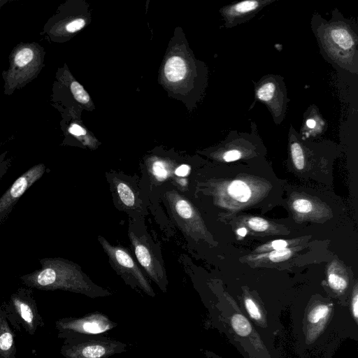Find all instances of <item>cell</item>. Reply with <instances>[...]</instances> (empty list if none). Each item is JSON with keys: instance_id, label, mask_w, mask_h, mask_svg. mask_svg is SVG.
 <instances>
[{"instance_id": "obj_3", "label": "cell", "mask_w": 358, "mask_h": 358, "mask_svg": "<svg viewBox=\"0 0 358 358\" xmlns=\"http://www.w3.org/2000/svg\"><path fill=\"white\" fill-rule=\"evenodd\" d=\"M229 310L210 311L215 324L245 358H278L257 333L246 315L233 305Z\"/></svg>"}, {"instance_id": "obj_15", "label": "cell", "mask_w": 358, "mask_h": 358, "mask_svg": "<svg viewBox=\"0 0 358 358\" xmlns=\"http://www.w3.org/2000/svg\"><path fill=\"white\" fill-rule=\"evenodd\" d=\"M117 194L121 202L127 208H132L136 203V196L133 189L125 182L114 179Z\"/></svg>"}, {"instance_id": "obj_12", "label": "cell", "mask_w": 358, "mask_h": 358, "mask_svg": "<svg viewBox=\"0 0 358 358\" xmlns=\"http://www.w3.org/2000/svg\"><path fill=\"white\" fill-rule=\"evenodd\" d=\"M16 336L0 305V358H17Z\"/></svg>"}, {"instance_id": "obj_21", "label": "cell", "mask_w": 358, "mask_h": 358, "mask_svg": "<svg viewBox=\"0 0 358 358\" xmlns=\"http://www.w3.org/2000/svg\"><path fill=\"white\" fill-rule=\"evenodd\" d=\"M70 90L73 96L74 99L81 103H87L90 100V96L86 91L84 90L83 86L74 80L70 84Z\"/></svg>"}, {"instance_id": "obj_4", "label": "cell", "mask_w": 358, "mask_h": 358, "mask_svg": "<svg viewBox=\"0 0 358 358\" xmlns=\"http://www.w3.org/2000/svg\"><path fill=\"white\" fill-rule=\"evenodd\" d=\"M45 51L36 42L17 45L9 56V67L2 73L4 94L11 95L40 73L44 66Z\"/></svg>"}, {"instance_id": "obj_30", "label": "cell", "mask_w": 358, "mask_h": 358, "mask_svg": "<svg viewBox=\"0 0 358 358\" xmlns=\"http://www.w3.org/2000/svg\"><path fill=\"white\" fill-rule=\"evenodd\" d=\"M69 132L76 136H80L86 134L85 129L77 124H72L69 128Z\"/></svg>"}, {"instance_id": "obj_2", "label": "cell", "mask_w": 358, "mask_h": 358, "mask_svg": "<svg viewBox=\"0 0 358 358\" xmlns=\"http://www.w3.org/2000/svg\"><path fill=\"white\" fill-rule=\"evenodd\" d=\"M40 269L20 277L27 287L43 291H67L92 299L112 296L109 290L94 283L77 264L69 260L45 258L40 259Z\"/></svg>"}, {"instance_id": "obj_26", "label": "cell", "mask_w": 358, "mask_h": 358, "mask_svg": "<svg viewBox=\"0 0 358 358\" xmlns=\"http://www.w3.org/2000/svg\"><path fill=\"white\" fill-rule=\"evenodd\" d=\"M349 308L352 319L355 323L358 324V293L357 287H355V289L352 292Z\"/></svg>"}, {"instance_id": "obj_25", "label": "cell", "mask_w": 358, "mask_h": 358, "mask_svg": "<svg viewBox=\"0 0 358 358\" xmlns=\"http://www.w3.org/2000/svg\"><path fill=\"white\" fill-rule=\"evenodd\" d=\"M292 207L295 211L305 214L312 210L313 204L308 199H298L293 202Z\"/></svg>"}, {"instance_id": "obj_36", "label": "cell", "mask_w": 358, "mask_h": 358, "mask_svg": "<svg viewBox=\"0 0 358 358\" xmlns=\"http://www.w3.org/2000/svg\"><path fill=\"white\" fill-rule=\"evenodd\" d=\"M7 2V1L5 0H0V8Z\"/></svg>"}, {"instance_id": "obj_18", "label": "cell", "mask_w": 358, "mask_h": 358, "mask_svg": "<svg viewBox=\"0 0 358 358\" xmlns=\"http://www.w3.org/2000/svg\"><path fill=\"white\" fill-rule=\"evenodd\" d=\"M329 287L337 294H343L348 286V280L345 275L336 272L335 268H329L328 273Z\"/></svg>"}, {"instance_id": "obj_33", "label": "cell", "mask_w": 358, "mask_h": 358, "mask_svg": "<svg viewBox=\"0 0 358 358\" xmlns=\"http://www.w3.org/2000/svg\"><path fill=\"white\" fill-rule=\"evenodd\" d=\"M203 355L206 358H222L215 352L207 350H203Z\"/></svg>"}, {"instance_id": "obj_10", "label": "cell", "mask_w": 358, "mask_h": 358, "mask_svg": "<svg viewBox=\"0 0 358 358\" xmlns=\"http://www.w3.org/2000/svg\"><path fill=\"white\" fill-rule=\"evenodd\" d=\"M136 257L149 277L163 292L166 290V279L164 270L152 252L148 243L134 233L129 234Z\"/></svg>"}, {"instance_id": "obj_6", "label": "cell", "mask_w": 358, "mask_h": 358, "mask_svg": "<svg viewBox=\"0 0 358 358\" xmlns=\"http://www.w3.org/2000/svg\"><path fill=\"white\" fill-rule=\"evenodd\" d=\"M128 347L103 334H93L63 341L59 352L65 358H109L127 352Z\"/></svg>"}, {"instance_id": "obj_31", "label": "cell", "mask_w": 358, "mask_h": 358, "mask_svg": "<svg viewBox=\"0 0 358 358\" xmlns=\"http://www.w3.org/2000/svg\"><path fill=\"white\" fill-rule=\"evenodd\" d=\"M190 171V167L187 164H182L175 170V174L179 177L187 176Z\"/></svg>"}, {"instance_id": "obj_35", "label": "cell", "mask_w": 358, "mask_h": 358, "mask_svg": "<svg viewBox=\"0 0 358 358\" xmlns=\"http://www.w3.org/2000/svg\"><path fill=\"white\" fill-rule=\"evenodd\" d=\"M315 121L313 119H309L306 121V125L309 128H314L315 127Z\"/></svg>"}, {"instance_id": "obj_20", "label": "cell", "mask_w": 358, "mask_h": 358, "mask_svg": "<svg viewBox=\"0 0 358 358\" xmlns=\"http://www.w3.org/2000/svg\"><path fill=\"white\" fill-rule=\"evenodd\" d=\"M275 94V86L274 83L268 82L264 83L257 91V98L263 101L269 102Z\"/></svg>"}, {"instance_id": "obj_13", "label": "cell", "mask_w": 358, "mask_h": 358, "mask_svg": "<svg viewBox=\"0 0 358 358\" xmlns=\"http://www.w3.org/2000/svg\"><path fill=\"white\" fill-rule=\"evenodd\" d=\"M164 72L169 81H179L184 78L186 73L185 63L180 57H172L166 62Z\"/></svg>"}, {"instance_id": "obj_14", "label": "cell", "mask_w": 358, "mask_h": 358, "mask_svg": "<svg viewBox=\"0 0 358 358\" xmlns=\"http://www.w3.org/2000/svg\"><path fill=\"white\" fill-rule=\"evenodd\" d=\"M331 42L343 50H350L353 45V38L350 33L343 27H336L330 32Z\"/></svg>"}, {"instance_id": "obj_1", "label": "cell", "mask_w": 358, "mask_h": 358, "mask_svg": "<svg viewBox=\"0 0 358 358\" xmlns=\"http://www.w3.org/2000/svg\"><path fill=\"white\" fill-rule=\"evenodd\" d=\"M296 347L303 354L331 357L345 338L357 341L358 324L350 310L336 308L332 302L316 301L292 310Z\"/></svg>"}, {"instance_id": "obj_16", "label": "cell", "mask_w": 358, "mask_h": 358, "mask_svg": "<svg viewBox=\"0 0 358 358\" xmlns=\"http://www.w3.org/2000/svg\"><path fill=\"white\" fill-rule=\"evenodd\" d=\"M229 194L240 202H246L251 196L249 187L241 180H234L228 187Z\"/></svg>"}, {"instance_id": "obj_11", "label": "cell", "mask_w": 358, "mask_h": 358, "mask_svg": "<svg viewBox=\"0 0 358 358\" xmlns=\"http://www.w3.org/2000/svg\"><path fill=\"white\" fill-rule=\"evenodd\" d=\"M166 198L173 213L182 222L184 226L192 229H199V217L188 200L174 190L168 192Z\"/></svg>"}, {"instance_id": "obj_5", "label": "cell", "mask_w": 358, "mask_h": 358, "mask_svg": "<svg viewBox=\"0 0 358 358\" xmlns=\"http://www.w3.org/2000/svg\"><path fill=\"white\" fill-rule=\"evenodd\" d=\"M1 306L15 331L34 336L38 328L45 326L31 288L17 289Z\"/></svg>"}, {"instance_id": "obj_28", "label": "cell", "mask_w": 358, "mask_h": 358, "mask_svg": "<svg viewBox=\"0 0 358 358\" xmlns=\"http://www.w3.org/2000/svg\"><path fill=\"white\" fill-rule=\"evenodd\" d=\"M10 164V159L7 157V152H5L0 155V180L6 174Z\"/></svg>"}, {"instance_id": "obj_34", "label": "cell", "mask_w": 358, "mask_h": 358, "mask_svg": "<svg viewBox=\"0 0 358 358\" xmlns=\"http://www.w3.org/2000/svg\"><path fill=\"white\" fill-rule=\"evenodd\" d=\"M236 233L240 236H245L247 234V229L245 227H241L237 229Z\"/></svg>"}, {"instance_id": "obj_7", "label": "cell", "mask_w": 358, "mask_h": 358, "mask_svg": "<svg viewBox=\"0 0 358 358\" xmlns=\"http://www.w3.org/2000/svg\"><path fill=\"white\" fill-rule=\"evenodd\" d=\"M57 337L64 340L78 336L104 334L117 327L106 314L99 311L90 313L82 317H66L55 321Z\"/></svg>"}, {"instance_id": "obj_32", "label": "cell", "mask_w": 358, "mask_h": 358, "mask_svg": "<svg viewBox=\"0 0 358 358\" xmlns=\"http://www.w3.org/2000/svg\"><path fill=\"white\" fill-rule=\"evenodd\" d=\"M271 248H273L274 250H281L286 248L287 245V243L285 241L283 240H276L274 241H272L270 244Z\"/></svg>"}, {"instance_id": "obj_29", "label": "cell", "mask_w": 358, "mask_h": 358, "mask_svg": "<svg viewBox=\"0 0 358 358\" xmlns=\"http://www.w3.org/2000/svg\"><path fill=\"white\" fill-rule=\"evenodd\" d=\"M241 157V153L237 150H231L224 152L223 159L225 162H230L239 159Z\"/></svg>"}, {"instance_id": "obj_19", "label": "cell", "mask_w": 358, "mask_h": 358, "mask_svg": "<svg viewBox=\"0 0 358 358\" xmlns=\"http://www.w3.org/2000/svg\"><path fill=\"white\" fill-rule=\"evenodd\" d=\"M151 175L159 182H163L171 176V169L162 160H155L150 167Z\"/></svg>"}, {"instance_id": "obj_22", "label": "cell", "mask_w": 358, "mask_h": 358, "mask_svg": "<svg viewBox=\"0 0 358 358\" xmlns=\"http://www.w3.org/2000/svg\"><path fill=\"white\" fill-rule=\"evenodd\" d=\"M291 154L293 163L298 170H301L304 166V155L301 146L298 143H294L291 145Z\"/></svg>"}, {"instance_id": "obj_27", "label": "cell", "mask_w": 358, "mask_h": 358, "mask_svg": "<svg viewBox=\"0 0 358 358\" xmlns=\"http://www.w3.org/2000/svg\"><path fill=\"white\" fill-rule=\"evenodd\" d=\"M85 24V22L82 18H78L66 24L64 27L65 30L68 33H74L80 29H81Z\"/></svg>"}, {"instance_id": "obj_17", "label": "cell", "mask_w": 358, "mask_h": 358, "mask_svg": "<svg viewBox=\"0 0 358 358\" xmlns=\"http://www.w3.org/2000/svg\"><path fill=\"white\" fill-rule=\"evenodd\" d=\"M259 3L258 1H243L229 8L227 13L230 17L245 15L257 10L259 6Z\"/></svg>"}, {"instance_id": "obj_23", "label": "cell", "mask_w": 358, "mask_h": 358, "mask_svg": "<svg viewBox=\"0 0 358 358\" xmlns=\"http://www.w3.org/2000/svg\"><path fill=\"white\" fill-rule=\"evenodd\" d=\"M292 255V251L289 248H284L281 250H275L271 252L268 257L269 259L274 262H279L287 260Z\"/></svg>"}, {"instance_id": "obj_9", "label": "cell", "mask_w": 358, "mask_h": 358, "mask_svg": "<svg viewBox=\"0 0 358 358\" xmlns=\"http://www.w3.org/2000/svg\"><path fill=\"white\" fill-rule=\"evenodd\" d=\"M45 171L46 166L43 164L32 166L21 175L0 197V222L7 217L20 197Z\"/></svg>"}, {"instance_id": "obj_24", "label": "cell", "mask_w": 358, "mask_h": 358, "mask_svg": "<svg viewBox=\"0 0 358 358\" xmlns=\"http://www.w3.org/2000/svg\"><path fill=\"white\" fill-rule=\"evenodd\" d=\"M248 224L250 229L255 231H264L268 228V222L261 217H251L248 221Z\"/></svg>"}, {"instance_id": "obj_8", "label": "cell", "mask_w": 358, "mask_h": 358, "mask_svg": "<svg viewBox=\"0 0 358 358\" xmlns=\"http://www.w3.org/2000/svg\"><path fill=\"white\" fill-rule=\"evenodd\" d=\"M99 240L114 265L115 269L125 282L133 288L140 289L147 295L154 297L155 293L149 281L129 253L122 247L110 245L101 236Z\"/></svg>"}]
</instances>
